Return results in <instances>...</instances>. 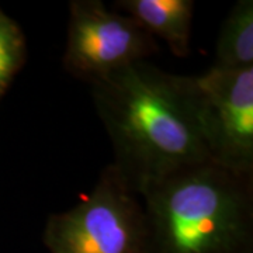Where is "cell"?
I'll list each match as a JSON object with an SVG mask.
<instances>
[{
	"instance_id": "3957f363",
	"label": "cell",
	"mask_w": 253,
	"mask_h": 253,
	"mask_svg": "<svg viewBox=\"0 0 253 253\" xmlns=\"http://www.w3.org/2000/svg\"><path fill=\"white\" fill-rule=\"evenodd\" d=\"M42 242L49 253H149L142 199L110 163L76 206L48 217Z\"/></svg>"
},
{
	"instance_id": "52a82bcc",
	"label": "cell",
	"mask_w": 253,
	"mask_h": 253,
	"mask_svg": "<svg viewBox=\"0 0 253 253\" xmlns=\"http://www.w3.org/2000/svg\"><path fill=\"white\" fill-rule=\"evenodd\" d=\"M214 65L226 69L253 66L252 0H239L229 11L218 36Z\"/></svg>"
},
{
	"instance_id": "277c9868",
	"label": "cell",
	"mask_w": 253,
	"mask_h": 253,
	"mask_svg": "<svg viewBox=\"0 0 253 253\" xmlns=\"http://www.w3.org/2000/svg\"><path fill=\"white\" fill-rule=\"evenodd\" d=\"M156 52L154 37L131 17L100 0L71 1L63 65L73 76L91 83Z\"/></svg>"
},
{
	"instance_id": "5b68a950",
	"label": "cell",
	"mask_w": 253,
	"mask_h": 253,
	"mask_svg": "<svg viewBox=\"0 0 253 253\" xmlns=\"http://www.w3.org/2000/svg\"><path fill=\"white\" fill-rule=\"evenodd\" d=\"M194 83L210 159L228 170L253 176V66L212 65L194 76Z\"/></svg>"
},
{
	"instance_id": "7a4b0ae2",
	"label": "cell",
	"mask_w": 253,
	"mask_h": 253,
	"mask_svg": "<svg viewBox=\"0 0 253 253\" xmlns=\"http://www.w3.org/2000/svg\"><path fill=\"white\" fill-rule=\"evenodd\" d=\"M139 196L149 253H253V176L207 161Z\"/></svg>"
},
{
	"instance_id": "ba28073f",
	"label": "cell",
	"mask_w": 253,
	"mask_h": 253,
	"mask_svg": "<svg viewBox=\"0 0 253 253\" xmlns=\"http://www.w3.org/2000/svg\"><path fill=\"white\" fill-rule=\"evenodd\" d=\"M27 44L23 30L0 9V100L24 66Z\"/></svg>"
},
{
	"instance_id": "8992f818",
	"label": "cell",
	"mask_w": 253,
	"mask_h": 253,
	"mask_svg": "<svg viewBox=\"0 0 253 253\" xmlns=\"http://www.w3.org/2000/svg\"><path fill=\"white\" fill-rule=\"evenodd\" d=\"M116 9L124 11L149 36L163 40L176 56L190 54L193 0H120Z\"/></svg>"
},
{
	"instance_id": "6da1fadb",
	"label": "cell",
	"mask_w": 253,
	"mask_h": 253,
	"mask_svg": "<svg viewBox=\"0 0 253 253\" xmlns=\"http://www.w3.org/2000/svg\"><path fill=\"white\" fill-rule=\"evenodd\" d=\"M89 84L113 145L111 165L138 194L173 173L211 161L194 76L139 61Z\"/></svg>"
}]
</instances>
